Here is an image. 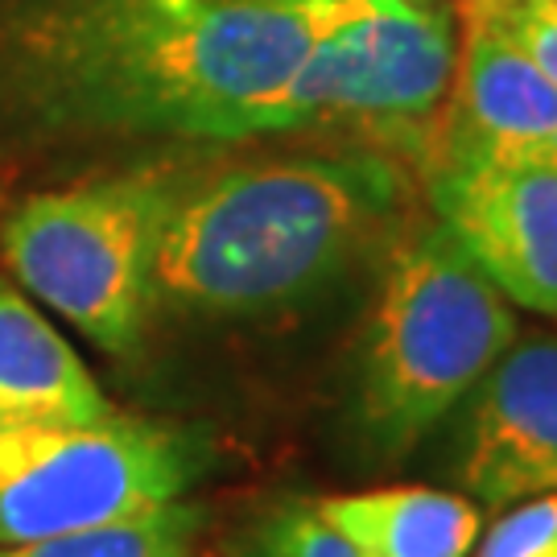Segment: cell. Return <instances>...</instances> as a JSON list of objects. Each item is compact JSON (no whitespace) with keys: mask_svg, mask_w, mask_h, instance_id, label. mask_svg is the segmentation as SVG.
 <instances>
[{"mask_svg":"<svg viewBox=\"0 0 557 557\" xmlns=\"http://www.w3.org/2000/svg\"><path fill=\"white\" fill-rule=\"evenodd\" d=\"M178 186L174 165H137L29 195L0 220L4 269L103 356L133 359L158 319L153 260Z\"/></svg>","mask_w":557,"mask_h":557,"instance_id":"277c9868","label":"cell"},{"mask_svg":"<svg viewBox=\"0 0 557 557\" xmlns=\"http://www.w3.org/2000/svg\"><path fill=\"white\" fill-rule=\"evenodd\" d=\"M368 0H0V128L248 140L306 50Z\"/></svg>","mask_w":557,"mask_h":557,"instance_id":"6da1fadb","label":"cell"},{"mask_svg":"<svg viewBox=\"0 0 557 557\" xmlns=\"http://www.w3.org/2000/svg\"><path fill=\"white\" fill-rule=\"evenodd\" d=\"M116 413L79 351L34 301L0 277V425L100 421Z\"/></svg>","mask_w":557,"mask_h":557,"instance_id":"30bf717a","label":"cell"},{"mask_svg":"<svg viewBox=\"0 0 557 557\" xmlns=\"http://www.w3.org/2000/svg\"><path fill=\"white\" fill-rule=\"evenodd\" d=\"M211 462L207 442L174 421L0 425V545L79 533L186 499Z\"/></svg>","mask_w":557,"mask_h":557,"instance_id":"5b68a950","label":"cell"},{"mask_svg":"<svg viewBox=\"0 0 557 557\" xmlns=\"http://www.w3.org/2000/svg\"><path fill=\"white\" fill-rule=\"evenodd\" d=\"M541 4H545V9H554V13H557V0H541Z\"/></svg>","mask_w":557,"mask_h":557,"instance_id":"e0dca14e","label":"cell"},{"mask_svg":"<svg viewBox=\"0 0 557 557\" xmlns=\"http://www.w3.org/2000/svg\"><path fill=\"white\" fill-rule=\"evenodd\" d=\"M492 25H499L508 38L517 41L529 59L537 62L557 87V13L545 9L541 0H517L512 9H504Z\"/></svg>","mask_w":557,"mask_h":557,"instance_id":"9a60e30c","label":"cell"},{"mask_svg":"<svg viewBox=\"0 0 557 557\" xmlns=\"http://www.w3.org/2000/svg\"><path fill=\"white\" fill-rule=\"evenodd\" d=\"M425 4H442V0H425Z\"/></svg>","mask_w":557,"mask_h":557,"instance_id":"ac0fdd59","label":"cell"},{"mask_svg":"<svg viewBox=\"0 0 557 557\" xmlns=\"http://www.w3.org/2000/svg\"><path fill=\"white\" fill-rule=\"evenodd\" d=\"M248 557H368L314 512L310 499H285L257 520Z\"/></svg>","mask_w":557,"mask_h":557,"instance_id":"4fadbf2b","label":"cell"},{"mask_svg":"<svg viewBox=\"0 0 557 557\" xmlns=\"http://www.w3.org/2000/svg\"><path fill=\"white\" fill-rule=\"evenodd\" d=\"M199 533L202 508L174 499V504H161L153 512L79 529V533L0 545V557H190Z\"/></svg>","mask_w":557,"mask_h":557,"instance_id":"7c38bea8","label":"cell"},{"mask_svg":"<svg viewBox=\"0 0 557 557\" xmlns=\"http://www.w3.org/2000/svg\"><path fill=\"white\" fill-rule=\"evenodd\" d=\"M475 557H557V492L512 504L487 529Z\"/></svg>","mask_w":557,"mask_h":557,"instance_id":"5bb4252c","label":"cell"},{"mask_svg":"<svg viewBox=\"0 0 557 557\" xmlns=\"http://www.w3.org/2000/svg\"><path fill=\"white\" fill-rule=\"evenodd\" d=\"M430 202L504 298L557 319V170L438 165Z\"/></svg>","mask_w":557,"mask_h":557,"instance_id":"ba28073f","label":"cell"},{"mask_svg":"<svg viewBox=\"0 0 557 557\" xmlns=\"http://www.w3.org/2000/svg\"><path fill=\"white\" fill-rule=\"evenodd\" d=\"M450 450L458 492L483 508L557 492V338L520 343L458 405Z\"/></svg>","mask_w":557,"mask_h":557,"instance_id":"52a82bcc","label":"cell"},{"mask_svg":"<svg viewBox=\"0 0 557 557\" xmlns=\"http://www.w3.org/2000/svg\"><path fill=\"white\" fill-rule=\"evenodd\" d=\"M517 0H458V9H462V17L467 25H479V21H496L504 9H512Z\"/></svg>","mask_w":557,"mask_h":557,"instance_id":"2e32d148","label":"cell"},{"mask_svg":"<svg viewBox=\"0 0 557 557\" xmlns=\"http://www.w3.org/2000/svg\"><path fill=\"white\" fill-rule=\"evenodd\" d=\"M455 62L446 4L368 0L306 50L298 71L260 108L257 137L319 124H421L446 100Z\"/></svg>","mask_w":557,"mask_h":557,"instance_id":"8992f818","label":"cell"},{"mask_svg":"<svg viewBox=\"0 0 557 557\" xmlns=\"http://www.w3.org/2000/svg\"><path fill=\"white\" fill-rule=\"evenodd\" d=\"M310 504L368 557H467L483 533L475 499L438 487H376Z\"/></svg>","mask_w":557,"mask_h":557,"instance_id":"8fae6325","label":"cell"},{"mask_svg":"<svg viewBox=\"0 0 557 557\" xmlns=\"http://www.w3.org/2000/svg\"><path fill=\"white\" fill-rule=\"evenodd\" d=\"M438 165L557 170V87L499 25L467 29Z\"/></svg>","mask_w":557,"mask_h":557,"instance_id":"9c48e42d","label":"cell"},{"mask_svg":"<svg viewBox=\"0 0 557 557\" xmlns=\"http://www.w3.org/2000/svg\"><path fill=\"white\" fill-rule=\"evenodd\" d=\"M405 178L376 153L182 174L153 260V314L260 319L306 306L388 236Z\"/></svg>","mask_w":557,"mask_h":557,"instance_id":"7a4b0ae2","label":"cell"},{"mask_svg":"<svg viewBox=\"0 0 557 557\" xmlns=\"http://www.w3.org/2000/svg\"><path fill=\"white\" fill-rule=\"evenodd\" d=\"M512 338L508 298L442 223L405 239L384 269L351 368L347 434L363 462H405Z\"/></svg>","mask_w":557,"mask_h":557,"instance_id":"3957f363","label":"cell"}]
</instances>
